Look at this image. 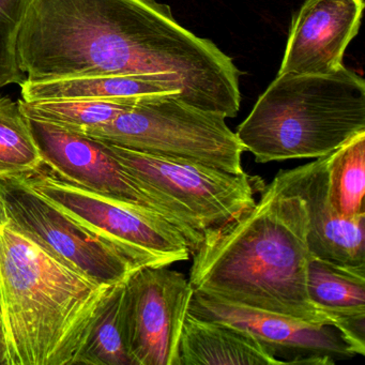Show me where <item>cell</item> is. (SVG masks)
I'll return each mask as SVG.
<instances>
[{
    "label": "cell",
    "mask_w": 365,
    "mask_h": 365,
    "mask_svg": "<svg viewBox=\"0 0 365 365\" xmlns=\"http://www.w3.org/2000/svg\"><path fill=\"white\" fill-rule=\"evenodd\" d=\"M18 59L35 82L168 76L180 88V101L217 114H226L240 93L232 59L155 0H31Z\"/></svg>",
    "instance_id": "6da1fadb"
},
{
    "label": "cell",
    "mask_w": 365,
    "mask_h": 365,
    "mask_svg": "<svg viewBox=\"0 0 365 365\" xmlns=\"http://www.w3.org/2000/svg\"><path fill=\"white\" fill-rule=\"evenodd\" d=\"M307 235L304 200L274 177L254 206L205 232L192 253L190 285L213 298L336 329L307 294Z\"/></svg>",
    "instance_id": "7a4b0ae2"
},
{
    "label": "cell",
    "mask_w": 365,
    "mask_h": 365,
    "mask_svg": "<svg viewBox=\"0 0 365 365\" xmlns=\"http://www.w3.org/2000/svg\"><path fill=\"white\" fill-rule=\"evenodd\" d=\"M115 285L87 277L0 221L1 365L76 364Z\"/></svg>",
    "instance_id": "3957f363"
},
{
    "label": "cell",
    "mask_w": 365,
    "mask_h": 365,
    "mask_svg": "<svg viewBox=\"0 0 365 365\" xmlns=\"http://www.w3.org/2000/svg\"><path fill=\"white\" fill-rule=\"evenodd\" d=\"M364 130V78L343 66L330 76H277L236 135L257 163H269L318 159Z\"/></svg>",
    "instance_id": "277c9868"
},
{
    "label": "cell",
    "mask_w": 365,
    "mask_h": 365,
    "mask_svg": "<svg viewBox=\"0 0 365 365\" xmlns=\"http://www.w3.org/2000/svg\"><path fill=\"white\" fill-rule=\"evenodd\" d=\"M225 117L174 96L144 98L83 136L179 161L242 174L243 148Z\"/></svg>",
    "instance_id": "5b68a950"
},
{
    "label": "cell",
    "mask_w": 365,
    "mask_h": 365,
    "mask_svg": "<svg viewBox=\"0 0 365 365\" xmlns=\"http://www.w3.org/2000/svg\"><path fill=\"white\" fill-rule=\"evenodd\" d=\"M19 178L81 227L116 247L138 266L168 267L191 256L185 235L159 213L70 182L44 163Z\"/></svg>",
    "instance_id": "8992f818"
},
{
    "label": "cell",
    "mask_w": 365,
    "mask_h": 365,
    "mask_svg": "<svg viewBox=\"0 0 365 365\" xmlns=\"http://www.w3.org/2000/svg\"><path fill=\"white\" fill-rule=\"evenodd\" d=\"M101 143L130 175L202 234L234 221L256 202L253 185L245 172L232 174Z\"/></svg>",
    "instance_id": "52a82bcc"
},
{
    "label": "cell",
    "mask_w": 365,
    "mask_h": 365,
    "mask_svg": "<svg viewBox=\"0 0 365 365\" xmlns=\"http://www.w3.org/2000/svg\"><path fill=\"white\" fill-rule=\"evenodd\" d=\"M0 221L11 224L59 259L106 285L121 283L142 268L31 191L19 177L0 179Z\"/></svg>",
    "instance_id": "ba28073f"
},
{
    "label": "cell",
    "mask_w": 365,
    "mask_h": 365,
    "mask_svg": "<svg viewBox=\"0 0 365 365\" xmlns=\"http://www.w3.org/2000/svg\"><path fill=\"white\" fill-rule=\"evenodd\" d=\"M29 120L44 164L53 172L85 189L159 213L185 235L192 253L198 249L204 234L130 175L101 142L48 123Z\"/></svg>",
    "instance_id": "9c48e42d"
},
{
    "label": "cell",
    "mask_w": 365,
    "mask_h": 365,
    "mask_svg": "<svg viewBox=\"0 0 365 365\" xmlns=\"http://www.w3.org/2000/svg\"><path fill=\"white\" fill-rule=\"evenodd\" d=\"M193 288L168 267H142L125 279V324L133 365H177Z\"/></svg>",
    "instance_id": "30bf717a"
},
{
    "label": "cell",
    "mask_w": 365,
    "mask_h": 365,
    "mask_svg": "<svg viewBox=\"0 0 365 365\" xmlns=\"http://www.w3.org/2000/svg\"><path fill=\"white\" fill-rule=\"evenodd\" d=\"M189 312L252 333L284 364H334L356 356L337 329L193 292Z\"/></svg>",
    "instance_id": "8fae6325"
},
{
    "label": "cell",
    "mask_w": 365,
    "mask_h": 365,
    "mask_svg": "<svg viewBox=\"0 0 365 365\" xmlns=\"http://www.w3.org/2000/svg\"><path fill=\"white\" fill-rule=\"evenodd\" d=\"M364 0H305L294 16L279 74L330 76L358 35Z\"/></svg>",
    "instance_id": "7c38bea8"
},
{
    "label": "cell",
    "mask_w": 365,
    "mask_h": 365,
    "mask_svg": "<svg viewBox=\"0 0 365 365\" xmlns=\"http://www.w3.org/2000/svg\"><path fill=\"white\" fill-rule=\"evenodd\" d=\"M275 178L285 191L301 196L307 205L312 255L339 264L365 266V215L349 220L335 212L329 202L324 157L292 170H279Z\"/></svg>",
    "instance_id": "4fadbf2b"
},
{
    "label": "cell",
    "mask_w": 365,
    "mask_h": 365,
    "mask_svg": "<svg viewBox=\"0 0 365 365\" xmlns=\"http://www.w3.org/2000/svg\"><path fill=\"white\" fill-rule=\"evenodd\" d=\"M247 329L204 319L187 312L181 332L177 365H279Z\"/></svg>",
    "instance_id": "5bb4252c"
},
{
    "label": "cell",
    "mask_w": 365,
    "mask_h": 365,
    "mask_svg": "<svg viewBox=\"0 0 365 365\" xmlns=\"http://www.w3.org/2000/svg\"><path fill=\"white\" fill-rule=\"evenodd\" d=\"M26 102L69 99H136L174 96L181 99V91L172 78L164 76H112L29 81L21 84Z\"/></svg>",
    "instance_id": "9a60e30c"
},
{
    "label": "cell",
    "mask_w": 365,
    "mask_h": 365,
    "mask_svg": "<svg viewBox=\"0 0 365 365\" xmlns=\"http://www.w3.org/2000/svg\"><path fill=\"white\" fill-rule=\"evenodd\" d=\"M311 302L336 322L365 315V266L339 264L312 255L307 266Z\"/></svg>",
    "instance_id": "2e32d148"
},
{
    "label": "cell",
    "mask_w": 365,
    "mask_h": 365,
    "mask_svg": "<svg viewBox=\"0 0 365 365\" xmlns=\"http://www.w3.org/2000/svg\"><path fill=\"white\" fill-rule=\"evenodd\" d=\"M329 202L344 219L365 215V130L324 155Z\"/></svg>",
    "instance_id": "e0dca14e"
},
{
    "label": "cell",
    "mask_w": 365,
    "mask_h": 365,
    "mask_svg": "<svg viewBox=\"0 0 365 365\" xmlns=\"http://www.w3.org/2000/svg\"><path fill=\"white\" fill-rule=\"evenodd\" d=\"M150 98V97H149ZM144 98L136 99H69L46 101H19L26 118L61 128L73 133H87L114 120L130 106Z\"/></svg>",
    "instance_id": "ac0fdd59"
},
{
    "label": "cell",
    "mask_w": 365,
    "mask_h": 365,
    "mask_svg": "<svg viewBox=\"0 0 365 365\" xmlns=\"http://www.w3.org/2000/svg\"><path fill=\"white\" fill-rule=\"evenodd\" d=\"M125 290L123 281L108 294L76 364L133 365L125 337Z\"/></svg>",
    "instance_id": "d6986e66"
},
{
    "label": "cell",
    "mask_w": 365,
    "mask_h": 365,
    "mask_svg": "<svg viewBox=\"0 0 365 365\" xmlns=\"http://www.w3.org/2000/svg\"><path fill=\"white\" fill-rule=\"evenodd\" d=\"M43 163L31 123L20 104L0 96V179L31 174Z\"/></svg>",
    "instance_id": "ffe728a7"
},
{
    "label": "cell",
    "mask_w": 365,
    "mask_h": 365,
    "mask_svg": "<svg viewBox=\"0 0 365 365\" xmlns=\"http://www.w3.org/2000/svg\"><path fill=\"white\" fill-rule=\"evenodd\" d=\"M31 0H0V89L22 84L25 74L18 59V39Z\"/></svg>",
    "instance_id": "44dd1931"
},
{
    "label": "cell",
    "mask_w": 365,
    "mask_h": 365,
    "mask_svg": "<svg viewBox=\"0 0 365 365\" xmlns=\"http://www.w3.org/2000/svg\"><path fill=\"white\" fill-rule=\"evenodd\" d=\"M1 356H3V341H1V333H0V365H1Z\"/></svg>",
    "instance_id": "7402d4cb"
}]
</instances>
